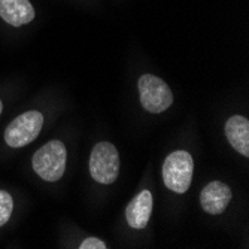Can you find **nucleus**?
<instances>
[{
  "instance_id": "obj_1",
  "label": "nucleus",
  "mask_w": 249,
  "mask_h": 249,
  "mask_svg": "<svg viewBox=\"0 0 249 249\" xmlns=\"http://www.w3.org/2000/svg\"><path fill=\"white\" fill-rule=\"evenodd\" d=\"M67 151L61 141H51L33 155V170L47 182H55L66 172Z\"/></svg>"
},
{
  "instance_id": "obj_2",
  "label": "nucleus",
  "mask_w": 249,
  "mask_h": 249,
  "mask_svg": "<svg viewBox=\"0 0 249 249\" xmlns=\"http://www.w3.org/2000/svg\"><path fill=\"white\" fill-rule=\"evenodd\" d=\"M193 172L194 161L191 154L187 151H175L166 157L163 164L164 185L176 194H184L191 187Z\"/></svg>"
},
{
  "instance_id": "obj_3",
  "label": "nucleus",
  "mask_w": 249,
  "mask_h": 249,
  "mask_svg": "<svg viewBox=\"0 0 249 249\" xmlns=\"http://www.w3.org/2000/svg\"><path fill=\"white\" fill-rule=\"evenodd\" d=\"M120 154L110 142H99L89 155V173L99 184H114L120 175Z\"/></svg>"
},
{
  "instance_id": "obj_4",
  "label": "nucleus",
  "mask_w": 249,
  "mask_h": 249,
  "mask_svg": "<svg viewBox=\"0 0 249 249\" xmlns=\"http://www.w3.org/2000/svg\"><path fill=\"white\" fill-rule=\"evenodd\" d=\"M141 103L151 114H161L173 103V94L169 85L155 75H142L139 78Z\"/></svg>"
},
{
  "instance_id": "obj_5",
  "label": "nucleus",
  "mask_w": 249,
  "mask_h": 249,
  "mask_svg": "<svg viewBox=\"0 0 249 249\" xmlns=\"http://www.w3.org/2000/svg\"><path fill=\"white\" fill-rule=\"evenodd\" d=\"M43 127V115L39 110H27L18 115L5 130V142L11 148H22L32 143Z\"/></svg>"
},
{
  "instance_id": "obj_6",
  "label": "nucleus",
  "mask_w": 249,
  "mask_h": 249,
  "mask_svg": "<svg viewBox=\"0 0 249 249\" xmlns=\"http://www.w3.org/2000/svg\"><path fill=\"white\" fill-rule=\"evenodd\" d=\"M233 193L229 185L219 180L209 182L200 193V205L206 213L219 215L229 208Z\"/></svg>"
},
{
  "instance_id": "obj_7",
  "label": "nucleus",
  "mask_w": 249,
  "mask_h": 249,
  "mask_svg": "<svg viewBox=\"0 0 249 249\" xmlns=\"http://www.w3.org/2000/svg\"><path fill=\"white\" fill-rule=\"evenodd\" d=\"M152 213V194L149 190L141 191L136 196L125 209V219L134 230H143Z\"/></svg>"
},
{
  "instance_id": "obj_8",
  "label": "nucleus",
  "mask_w": 249,
  "mask_h": 249,
  "mask_svg": "<svg viewBox=\"0 0 249 249\" xmlns=\"http://www.w3.org/2000/svg\"><path fill=\"white\" fill-rule=\"evenodd\" d=\"M0 18L14 27H21L33 21L35 8L30 0H0Z\"/></svg>"
},
{
  "instance_id": "obj_9",
  "label": "nucleus",
  "mask_w": 249,
  "mask_h": 249,
  "mask_svg": "<svg viewBox=\"0 0 249 249\" xmlns=\"http://www.w3.org/2000/svg\"><path fill=\"white\" fill-rule=\"evenodd\" d=\"M229 143L243 157H249V121L242 115H233L225 123Z\"/></svg>"
},
{
  "instance_id": "obj_10",
  "label": "nucleus",
  "mask_w": 249,
  "mask_h": 249,
  "mask_svg": "<svg viewBox=\"0 0 249 249\" xmlns=\"http://www.w3.org/2000/svg\"><path fill=\"white\" fill-rule=\"evenodd\" d=\"M12 211H14L12 196L5 190H0V227H3V225L9 221Z\"/></svg>"
},
{
  "instance_id": "obj_11",
  "label": "nucleus",
  "mask_w": 249,
  "mask_h": 249,
  "mask_svg": "<svg viewBox=\"0 0 249 249\" xmlns=\"http://www.w3.org/2000/svg\"><path fill=\"white\" fill-rule=\"evenodd\" d=\"M79 248H81V249H106L107 245H106L103 240L97 239V237H88V239H85V240L81 243Z\"/></svg>"
},
{
  "instance_id": "obj_12",
  "label": "nucleus",
  "mask_w": 249,
  "mask_h": 249,
  "mask_svg": "<svg viewBox=\"0 0 249 249\" xmlns=\"http://www.w3.org/2000/svg\"><path fill=\"white\" fill-rule=\"evenodd\" d=\"M2 110H3V103H2V100H0V115H2Z\"/></svg>"
}]
</instances>
